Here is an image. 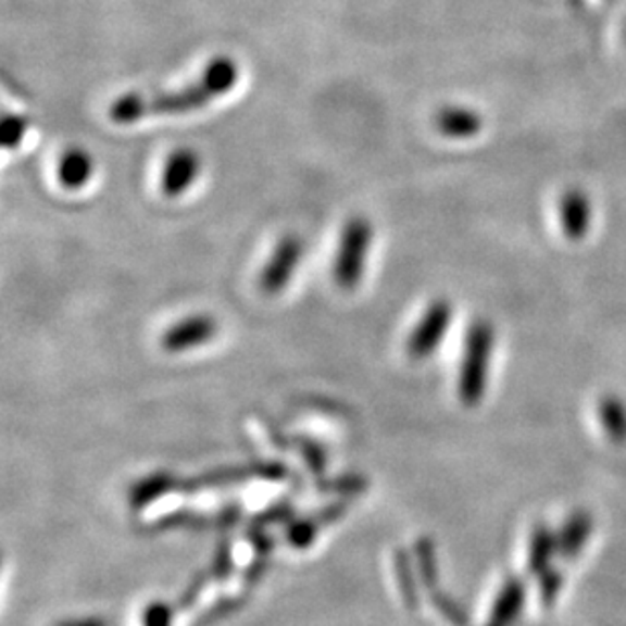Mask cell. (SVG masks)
<instances>
[{
	"instance_id": "cell-14",
	"label": "cell",
	"mask_w": 626,
	"mask_h": 626,
	"mask_svg": "<svg viewBox=\"0 0 626 626\" xmlns=\"http://www.w3.org/2000/svg\"><path fill=\"white\" fill-rule=\"evenodd\" d=\"M562 224L569 238L580 239L586 236L590 227V205L584 195H566V199L562 201Z\"/></svg>"
},
{
	"instance_id": "cell-12",
	"label": "cell",
	"mask_w": 626,
	"mask_h": 626,
	"mask_svg": "<svg viewBox=\"0 0 626 626\" xmlns=\"http://www.w3.org/2000/svg\"><path fill=\"white\" fill-rule=\"evenodd\" d=\"M60 180L63 187L67 189H79L90 180L91 173H93V163L91 156L82 149H70L60 161Z\"/></svg>"
},
{
	"instance_id": "cell-3",
	"label": "cell",
	"mask_w": 626,
	"mask_h": 626,
	"mask_svg": "<svg viewBox=\"0 0 626 626\" xmlns=\"http://www.w3.org/2000/svg\"><path fill=\"white\" fill-rule=\"evenodd\" d=\"M372 238V222L367 217L358 215L345 224L341 239H339L337 258H335V268H333L335 280L339 286L349 290L361 283Z\"/></svg>"
},
{
	"instance_id": "cell-2",
	"label": "cell",
	"mask_w": 626,
	"mask_h": 626,
	"mask_svg": "<svg viewBox=\"0 0 626 626\" xmlns=\"http://www.w3.org/2000/svg\"><path fill=\"white\" fill-rule=\"evenodd\" d=\"M494 328L487 321H477L466 333L464 358L459 377V393L464 405H477L489 384Z\"/></svg>"
},
{
	"instance_id": "cell-10",
	"label": "cell",
	"mask_w": 626,
	"mask_h": 626,
	"mask_svg": "<svg viewBox=\"0 0 626 626\" xmlns=\"http://www.w3.org/2000/svg\"><path fill=\"white\" fill-rule=\"evenodd\" d=\"M558 553V534L543 523H539L531 531L529 552H527V567L531 574H543L552 567L553 555Z\"/></svg>"
},
{
	"instance_id": "cell-13",
	"label": "cell",
	"mask_w": 626,
	"mask_h": 626,
	"mask_svg": "<svg viewBox=\"0 0 626 626\" xmlns=\"http://www.w3.org/2000/svg\"><path fill=\"white\" fill-rule=\"evenodd\" d=\"M598 420L614 445L626 442V403L618 396H604L598 402Z\"/></svg>"
},
{
	"instance_id": "cell-15",
	"label": "cell",
	"mask_w": 626,
	"mask_h": 626,
	"mask_svg": "<svg viewBox=\"0 0 626 626\" xmlns=\"http://www.w3.org/2000/svg\"><path fill=\"white\" fill-rule=\"evenodd\" d=\"M29 120L18 114H7L2 120V133H0V142L7 150H13L21 145V140L27 135Z\"/></svg>"
},
{
	"instance_id": "cell-7",
	"label": "cell",
	"mask_w": 626,
	"mask_h": 626,
	"mask_svg": "<svg viewBox=\"0 0 626 626\" xmlns=\"http://www.w3.org/2000/svg\"><path fill=\"white\" fill-rule=\"evenodd\" d=\"M592 531H594L592 515L584 509L574 511L558 531V553L566 560L580 555Z\"/></svg>"
},
{
	"instance_id": "cell-8",
	"label": "cell",
	"mask_w": 626,
	"mask_h": 626,
	"mask_svg": "<svg viewBox=\"0 0 626 626\" xmlns=\"http://www.w3.org/2000/svg\"><path fill=\"white\" fill-rule=\"evenodd\" d=\"M523 604H525V584L519 578H509L492 604L491 621L487 626L513 625L522 614Z\"/></svg>"
},
{
	"instance_id": "cell-4",
	"label": "cell",
	"mask_w": 626,
	"mask_h": 626,
	"mask_svg": "<svg viewBox=\"0 0 626 626\" xmlns=\"http://www.w3.org/2000/svg\"><path fill=\"white\" fill-rule=\"evenodd\" d=\"M452 318V306L448 300H436L422 316L410 339V355L416 359L430 358L434 349L442 343Z\"/></svg>"
},
{
	"instance_id": "cell-9",
	"label": "cell",
	"mask_w": 626,
	"mask_h": 626,
	"mask_svg": "<svg viewBox=\"0 0 626 626\" xmlns=\"http://www.w3.org/2000/svg\"><path fill=\"white\" fill-rule=\"evenodd\" d=\"M436 128L448 138H468L480 130V118L473 110L447 105L436 114Z\"/></svg>"
},
{
	"instance_id": "cell-16",
	"label": "cell",
	"mask_w": 626,
	"mask_h": 626,
	"mask_svg": "<svg viewBox=\"0 0 626 626\" xmlns=\"http://www.w3.org/2000/svg\"><path fill=\"white\" fill-rule=\"evenodd\" d=\"M541 580H539V594H541V602L543 606H552L555 602V598L560 594L562 590V584H564V578L562 574L555 569V567H550L546 569L543 574H539Z\"/></svg>"
},
{
	"instance_id": "cell-11",
	"label": "cell",
	"mask_w": 626,
	"mask_h": 626,
	"mask_svg": "<svg viewBox=\"0 0 626 626\" xmlns=\"http://www.w3.org/2000/svg\"><path fill=\"white\" fill-rule=\"evenodd\" d=\"M213 328L215 325L208 316H193V318L183 321L177 327L171 328L166 333L164 345L166 349H187V347L205 341L209 335H213Z\"/></svg>"
},
{
	"instance_id": "cell-1",
	"label": "cell",
	"mask_w": 626,
	"mask_h": 626,
	"mask_svg": "<svg viewBox=\"0 0 626 626\" xmlns=\"http://www.w3.org/2000/svg\"><path fill=\"white\" fill-rule=\"evenodd\" d=\"M238 63L231 58H215L199 75V79L173 91L126 93L110 105V120L116 124H133L154 116H177L201 110L231 90L238 82Z\"/></svg>"
},
{
	"instance_id": "cell-5",
	"label": "cell",
	"mask_w": 626,
	"mask_h": 626,
	"mask_svg": "<svg viewBox=\"0 0 626 626\" xmlns=\"http://www.w3.org/2000/svg\"><path fill=\"white\" fill-rule=\"evenodd\" d=\"M302 252H304V243L299 236H286L280 239L266 268L262 272V280H260L262 288L270 295L280 292L299 266Z\"/></svg>"
},
{
	"instance_id": "cell-6",
	"label": "cell",
	"mask_w": 626,
	"mask_h": 626,
	"mask_svg": "<svg viewBox=\"0 0 626 626\" xmlns=\"http://www.w3.org/2000/svg\"><path fill=\"white\" fill-rule=\"evenodd\" d=\"M201 171V159L191 149L175 150L164 164L163 193L166 197H179L193 185Z\"/></svg>"
}]
</instances>
